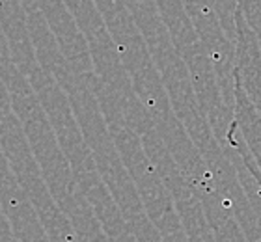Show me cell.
Instances as JSON below:
<instances>
[{"instance_id":"obj_1","label":"cell","mask_w":261,"mask_h":242,"mask_svg":"<svg viewBox=\"0 0 261 242\" xmlns=\"http://www.w3.org/2000/svg\"><path fill=\"white\" fill-rule=\"evenodd\" d=\"M235 30L233 116L226 142L241 156L261 192V0H239Z\"/></svg>"}]
</instances>
